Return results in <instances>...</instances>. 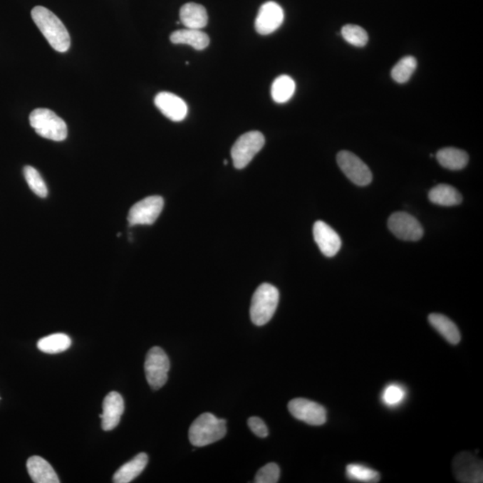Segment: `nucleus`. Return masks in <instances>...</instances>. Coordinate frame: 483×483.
Listing matches in <instances>:
<instances>
[{
    "label": "nucleus",
    "instance_id": "nucleus-1",
    "mask_svg": "<svg viewBox=\"0 0 483 483\" xmlns=\"http://www.w3.org/2000/svg\"><path fill=\"white\" fill-rule=\"evenodd\" d=\"M31 17L56 51L64 53L69 50L71 43L68 31L55 14L44 6H38L31 10Z\"/></svg>",
    "mask_w": 483,
    "mask_h": 483
},
{
    "label": "nucleus",
    "instance_id": "nucleus-2",
    "mask_svg": "<svg viewBox=\"0 0 483 483\" xmlns=\"http://www.w3.org/2000/svg\"><path fill=\"white\" fill-rule=\"evenodd\" d=\"M227 434V421L205 412L192 423L189 440L195 447H205L222 440Z\"/></svg>",
    "mask_w": 483,
    "mask_h": 483
},
{
    "label": "nucleus",
    "instance_id": "nucleus-3",
    "mask_svg": "<svg viewBox=\"0 0 483 483\" xmlns=\"http://www.w3.org/2000/svg\"><path fill=\"white\" fill-rule=\"evenodd\" d=\"M279 292L274 286L264 283L251 298V320L256 326H264L271 320L279 306Z\"/></svg>",
    "mask_w": 483,
    "mask_h": 483
},
{
    "label": "nucleus",
    "instance_id": "nucleus-4",
    "mask_svg": "<svg viewBox=\"0 0 483 483\" xmlns=\"http://www.w3.org/2000/svg\"><path fill=\"white\" fill-rule=\"evenodd\" d=\"M30 124L41 137L61 142L68 137V127L61 118L48 108H36L30 115Z\"/></svg>",
    "mask_w": 483,
    "mask_h": 483
},
{
    "label": "nucleus",
    "instance_id": "nucleus-5",
    "mask_svg": "<svg viewBox=\"0 0 483 483\" xmlns=\"http://www.w3.org/2000/svg\"><path fill=\"white\" fill-rule=\"evenodd\" d=\"M264 145L265 138L260 132L251 131L241 135L231 150L234 167L244 169Z\"/></svg>",
    "mask_w": 483,
    "mask_h": 483
},
{
    "label": "nucleus",
    "instance_id": "nucleus-6",
    "mask_svg": "<svg viewBox=\"0 0 483 483\" xmlns=\"http://www.w3.org/2000/svg\"><path fill=\"white\" fill-rule=\"evenodd\" d=\"M170 363L167 353L159 346H154L147 353L145 370L147 381L153 390H160L167 380Z\"/></svg>",
    "mask_w": 483,
    "mask_h": 483
},
{
    "label": "nucleus",
    "instance_id": "nucleus-7",
    "mask_svg": "<svg viewBox=\"0 0 483 483\" xmlns=\"http://www.w3.org/2000/svg\"><path fill=\"white\" fill-rule=\"evenodd\" d=\"M338 164L350 181L359 187H366L373 181L372 171L355 154L342 150L338 154Z\"/></svg>",
    "mask_w": 483,
    "mask_h": 483
},
{
    "label": "nucleus",
    "instance_id": "nucleus-8",
    "mask_svg": "<svg viewBox=\"0 0 483 483\" xmlns=\"http://www.w3.org/2000/svg\"><path fill=\"white\" fill-rule=\"evenodd\" d=\"M164 206L160 196H150L135 204L129 212L128 222L131 226L152 225L159 218Z\"/></svg>",
    "mask_w": 483,
    "mask_h": 483
},
{
    "label": "nucleus",
    "instance_id": "nucleus-9",
    "mask_svg": "<svg viewBox=\"0 0 483 483\" xmlns=\"http://www.w3.org/2000/svg\"><path fill=\"white\" fill-rule=\"evenodd\" d=\"M289 410L294 417L307 425L320 426L327 421L326 409L309 399H293L289 402Z\"/></svg>",
    "mask_w": 483,
    "mask_h": 483
},
{
    "label": "nucleus",
    "instance_id": "nucleus-10",
    "mask_svg": "<svg viewBox=\"0 0 483 483\" xmlns=\"http://www.w3.org/2000/svg\"><path fill=\"white\" fill-rule=\"evenodd\" d=\"M388 226L392 234L399 239L418 241L423 236L421 224L407 212L393 213L388 219Z\"/></svg>",
    "mask_w": 483,
    "mask_h": 483
},
{
    "label": "nucleus",
    "instance_id": "nucleus-11",
    "mask_svg": "<svg viewBox=\"0 0 483 483\" xmlns=\"http://www.w3.org/2000/svg\"><path fill=\"white\" fill-rule=\"evenodd\" d=\"M482 461L471 453L462 452L454 458L453 471L458 482H482Z\"/></svg>",
    "mask_w": 483,
    "mask_h": 483
},
{
    "label": "nucleus",
    "instance_id": "nucleus-12",
    "mask_svg": "<svg viewBox=\"0 0 483 483\" xmlns=\"http://www.w3.org/2000/svg\"><path fill=\"white\" fill-rule=\"evenodd\" d=\"M284 11L278 3H264L255 19V29L261 35H269L278 30L284 22Z\"/></svg>",
    "mask_w": 483,
    "mask_h": 483
},
{
    "label": "nucleus",
    "instance_id": "nucleus-13",
    "mask_svg": "<svg viewBox=\"0 0 483 483\" xmlns=\"http://www.w3.org/2000/svg\"><path fill=\"white\" fill-rule=\"evenodd\" d=\"M313 237L322 254L333 257L341 248V238L328 224L318 220L313 226Z\"/></svg>",
    "mask_w": 483,
    "mask_h": 483
},
{
    "label": "nucleus",
    "instance_id": "nucleus-14",
    "mask_svg": "<svg viewBox=\"0 0 483 483\" xmlns=\"http://www.w3.org/2000/svg\"><path fill=\"white\" fill-rule=\"evenodd\" d=\"M154 103L161 113L170 120L180 122L187 117V105L176 94L167 92L160 93L154 99Z\"/></svg>",
    "mask_w": 483,
    "mask_h": 483
},
{
    "label": "nucleus",
    "instance_id": "nucleus-15",
    "mask_svg": "<svg viewBox=\"0 0 483 483\" xmlns=\"http://www.w3.org/2000/svg\"><path fill=\"white\" fill-rule=\"evenodd\" d=\"M125 411L124 399L118 392H110L103 401V414L100 415L103 419L101 426L108 432L115 428L120 422L121 416Z\"/></svg>",
    "mask_w": 483,
    "mask_h": 483
},
{
    "label": "nucleus",
    "instance_id": "nucleus-16",
    "mask_svg": "<svg viewBox=\"0 0 483 483\" xmlns=\"http://www.w3.org/2000/svg\"><path fill=\"white\" fill-rule=\"evenodd\" d=\"M27 470L35 483H59L57 474L48 462L43 457L34 456L27 460Z\"/></svg>",
    "mask_w": 483,
    "mask_h": 483
},
{
    "label": "nucleus",
    "instance_id": "nucleus-17",
    "mask_svg": "<svg viewBox=\"0 0 483 483\" xmlns=\"http://www.w3.org/2000/svg\"><path fill=\"white\" fill-rule=\"evenodd\" d=\"M180 22L188 29L201 30L207 26L208 14L204 6L187 3L180 9Z\"/></svg>",
    "mask_w": 483,
    "mask_h": 483
},
{
    "label": "nucleus",
    "instance_id": "nucleus-18",
    "mask_svg": "<svg viewBox=\"0 0 483 483\" xmlns=\"http://www.w3.org/2000/svg\"><path fill=\"white\" fill-rule=\"evenodd\" d=\"M149 457L145 453H140L128 463L122 465L113 476L115 483H128L138 477L148 464Z\"/></svg>",
    "mask_w": 483,
    "mask_h": 483
},
{
    "label": "nucleus",
    "instance_id": "nucleus-19",
    "mask_svg": "<svg viewBox=\"0 0 483 483\" xmlns=\"http://www.w3.org/2000/svg\"><path fill=\"white\" fill-rule=\"evenodd\" d=\"M170 41L174 44L190 45L196 51L204 50L209 44V38L204 31L188 28L174 31L170 35Z\"/></svg>",
    "mask_w": 483,
    "mask_h": 483
},
{
    "label": "nucleus",
    "instance_id": "nucleus-20",
    "mask_svg": "<svg viewBox=\"0 0 483 483\" xmlns=\"http://www.w3.org/2000/svg\"><path fill=\"white\" fill-rule=\"evenodd\" d=\"M429 322L439 333L451 345H457L461 341V334L457 325L445 315L432 313Z\"/></svg>",
    "mask_w": 483,
    "mask_h": 483
},
{
    "label": "nucleus",
    "instance_id": "nucleus-21",
    "mask_svg": "<svg viewBox=\"0 0 483 483\" xmlns=\"http://www.w3.org/2000/svg\"><path fill=\"white\" fill-rule=\"evenodd\" d=\"M436 157L441 166L450 170H463L469 161L468 154L464 150L453 147L440 150Z\"/></svg>",
    "mask_w": 483,
    "mask_h": 483
},
{
    "label": "nucleus",
    "instance_id": "nucleus-22",
    "mask_svg": "<svg viewBox=\"0 0 483 483\" xmlns=\"http://www.w3.org/2000/svg\"><path fill=\"white\" fill-rule=\"evenodd\" d=\"M430 201L434 204L440 206H455L462 202V195L456 188L446 184H440L429 192Z\"/></svg>",
    "mask_w": 483,
    "mask_h": 483
},
{
    "label": "nucleus",
    "instance_id": "nucleus-23",
    "mask_svg": "<svg viewBox=\"0 0 483 483\" xmlns=\"http://www.w3.org/2000/svg\"><path fill=\"white\" fill-rule=\"evenodd\" d=\"M296 92V83L291 77L283 75L276 78L271 86V96L276 103H288Z\"/></svg>",
    "mask_w": 483,
    "mask_h": 483
},
{
    "label": "nucleus",
    "instance_id": "nucleus-24",
    "mask_svg": "<svg viewBox=\"0 0 483 483\" xmlns=\"http://www.w3.org/2000/svg\"><path fill=\"white\" fill-rule=\"evenodd\" d=\"M71 344V338L68 335L56 333L40 339L37 346L41 352L58 353L66 351Z\"/></svg>",
    "mask_w": 483,
    "mask_h": 483
},
{
    "label": "nucleus",
    "instance_id": "nucleus-25",
    "mask_svg": "<svg viewBox=\"0 0 483 483\" xmlns=\"http://www.w3.org/2000/svg\"><path fill=\"white\" fill-rule=\"evenodd\" d=\"M417 68V61L412 56L402 58L391 70V76L398 83H407Z\"/></svg>",
    "mask_w": 483,
    "mask_h": 483
},
{
    "label": "nucleus",
    "instance_id": "nucleus-26",
    "mask_svg": "<svg viewBox=\"0 0 483 483\" xmlns=\"http://www.w3.org/2000/svg\"><path fill=\"white\" fill-rule=\"evenodd\" d=\"M346 475L352 481L360 482H379L380 474L372 468L365 465L351 464L346 467Z\"/></svg>",
    "mask_w": 483,
    "mask_h": 483
},
{
    "label": "nucleus",
    "instance_id": "nucleus-27",
    "mask_svg": "<svg viewBox=\"0 0 483 483\" xmlns=\"http://www.w3.org/2000/svg\"><path fill=\"white\" fill-rule=\"evenodd\" d=\"M341 34L346 41L355 47H365L368 43L369 36L363 28L355 24H346L342 28Z\"/></svg>",
    "mask_w": 483,
    "mask_h": 483
},
{
    "label": "nucleus",
    "instance_id": "nucleus-28",
    "mask_svg": "<svg viewBox=\"0 0 483 483\" xmlns=\"http://www.w3.org/2000/svg\"><path fill=\"white\" fill-rule=\"evenodd\" d=\"M24 177L31 191L41 198L47 197L48 188L43 177L34 167L26 166L24 169Z\"/></svg>",
    "mask_w": 483,
    "mask_h": 483
},
{
    "label": "nucleus",
    "instance_id": "nucleus-29",
    "mask_svg": "<svg viewBox=\"0 0 483 483\" xmlns=\"http://www.w3.org/2000/svg\"><path fill=\"white\" fill-rule=\"evenodd\" d=\"M280 477V469L275 463H269L261 467L255 476V482L276 483Z\"/></svg>",
    "mask_w": 483,
    "mask_h": 483
},
{
    "label": "nucleus",
    "instance_id": "nucleus-30",
    "mask_svg": "<svg viewBox=\"0 0 483 483\" xmlns=\"http://www.w3.org/2000/svg\"><path fill=\"white\" fill-rule=\"evenodd\" d=\"M405 391L398 385L392 384L385 388L383 393V400L388 407H395L404 400Z\"/></svg>",
    "mask_w": 483,
    "mask_h": 483
},
{
    "label": "nucleus",
    "instance_id": "nucleus-31",
    "mask_svg": "<svg viewBox=\"0 0 483 483\" xmlns=\"http://www.w3.org/2000/svg\"><path fill=\"white\" fill-rule=\"evenodd\" d=\"M248 426H249L251 432L258 437H266L269 435L267 425H265V422L262 421L261 418L257 417V416H253V417L248 420Z\"/></svg>",
    "mask_w": 483,
    "mask_h": 483
},
{
    "label": "nucleus",
    "instance_id": "nucleus-32",
    "mask_svg": "<svg viewBox=\"0 0 483 483\" xmlns=\"http://www.w3.org/2000/svg\"><path fill=\"white\" fill-rule=\"evenodd\" d=\"M227 163H229V162H227V160H224V165H227Z\"/></svg>",
    "mask_w": 483,
    "mask_h": 483
}]
</instances>
